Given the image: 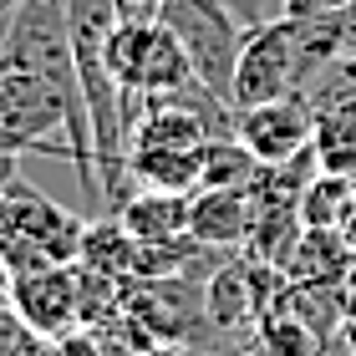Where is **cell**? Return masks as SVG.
Segmentation results:
<instances>
[{
    "label": "cell",
    "mask_w": 356,
    "mask_h": 356,
    "mask_svg": "<svg viewBox=\"0 0 356 356\" xmlns=\"http://www.w3.org/2000/svg\"><path fill=\"white\" fill-rule=\"evenodd\" d=\"M158 21H163L178 36V46L188 51L199 82L214 87L224 102H229L234 67H239V51H245V36H250V31L234 21V10L224 6V0H163V6H158Z\"/></svg>",
    "instance_id": "6da1fadb"
},
{
    "label": "cell",
    "mask_w": 356,
    "mask_h": 356,
    "mask_svg": "<svg viewBox=\"0 0 356 356\" xmlns=\"http://www.w3.org/2000/svg\"><path fill=\"white\" fill-rule=\"evenodd\" d=\"M122 311L133 316L158 346L229 341V336H214V326H209L204 280H193V275H143V280H122Z\"/></svg>",
    "instance_id": "7a4b0ae2"
},
{
    "label": "cell",
    "mask_w": 356,
    "mask_h": 356,
    "mask_svg": "<svg viewBox=\"0 0 356 356\" xmlns=\"http://www.w3.org/2000/svg\"><path fill=\"white\" fill-rule=\"evenodd\" d=\"M0 214H6V229L36 239V245L51 254L56 265H76V260H82L87 219H76L72 209H61L51 193L31 188L26 178H21V168L0 184Z\"/></svg>",
    "instance_id": "3957f363"
},
{
    "label": "cell",
    "mask_w": 356,
    "mask_h": 356,
    "mask_svg": "<svg viewBox=\"0 0 356 356\" xmlns=\"http://www.w3.org/2000/svg\"><path fill=\"white\" fill-rule=\"evenodd\" d=\"M6 296H10V311L41 341L82 326V275H76V265H46V270L6 275Z\"/></svg>",
    "instance_id": "277c9868"
},
{
    "label": "cell",
    "mask_w": 356,
    "mask_h": 356,
    "mask_svg": "<svg viewBox=\"0 0 356 356\" xmlns=\"http://www.w3.org/2000/svg\"><path fill=\"white\" fill-rule=\"evenodd\" d=\"M300 97L316 107V138H311V148L321 158V168L356 178V82L341 72V61L326 67Z\"/></svg>",
    "instance_id": "5b68a950"
},
{
    "label": "cell",
    "mask_w": 356,
    "mask_h": 356,
    "mask_svg": "<svg viewBox=\"0 0 356 356\" xmlns=\"http://www.w3.org/2000/svg\"><path fill=\"white\" fill-rule=\"evenodd\" d=\"M234 138L260 158V163H285L311 148L316 138V107L305 97H275V102H260V107H239L234 112Z\"/></svg>",
    "instance_id": "8992f818"
},
{
    "label": "cell",
    "mask_w": 356,
    "mask_h": 356,
    "mask_svg": "<svg viewBox=\"0 0 356 356\" xmlns=\"http://www.w3.org/2000/svg\"><path fill=\"white\" fill-rule=\"evenodd\" d=\"M254 193L250 188H199L188 199V234L214 250H245L254 234Z\"/></svg>",
    "instance_id": "52a82bcc"
},
{
    "label": "cell",
    "mask_w": 356,
    "mask_h": 356,
    "mask_svg": "<svg viewBox=\"0 0 356 356\" xmlns=\"http://www.w3.org/2000/svg\"><path fill=\"white\" fill-rule=\"evenodd\" d=\"M204 305H209V326H214V336H229V341H234V336H245V331L260 326V300H254V285H250L245 250L204 280Z\"/></svg>",
    "instance_id": "ba28073f"
},
{
    "label": "cell",
    "mask_w": 356,
    "mask_h": 356,
    "mask_svg": "<svg viewBox=\"0 0 356 356\" xmlns=\"http://www.w3.org/2000/svg\"><path fill=\"white\" fill-rule=\"evenodd\" d=\"M351 265H356V245L346 239V229H300L285 275L290 285H341Z\"/></svg>",
    "instance_id": "9c48e42d"
},
{
    "label": "cell",
    "mask_w": 356,
    "mask_h": 356,
    "mask_svg": "<svg viewBox=\"0 0 356 356\" xmlns=\"http://www.w3.org/2000/svg\"><path fill=\"white\" fill-rule=\"evenodd\" d=\"M188 199L193 193H168V188H138L127 193V204L118 209V219L127 224V234L138 245H163V239L188 234Z\"/></svg>",
    "instance_id": "30bf717a"
},
{
    "label": "cell",
    "mask_w": 356,
    "mask_h": 356,
    "mask_svg": "<svg viewBox=\"0 0 356 356\" xmlns=\"http://www.w3.org/2000/svg\"><path fill=\"white\" fill-rule=\"evenodd\" d=\"M133 184L168 188V193H199L204 184V148H133Z\"/></svg>",
    "instance_id": "8fae6325"
},
{
    "label": "cell",
    "mask_w": 356,
    "mask_h": 356,
    "mask_svg": "<svg viewBox=\"0 0 356 356\" xmlns=\"http://www.w3.org/2000/svg\"><path fill=\"white\" fill-rule=\"evenodd\" d=\"M76 265H92V270L112 275V280H127L138 265V239L127 234V224L118 214H97L82 234V260Z\"/></svg>",
    "instance_id": "7c38bea8"
},
{
    "label": "cell",
    "mask_w": 356,
    "mask_h": 356,
    "mask_svg": "<svg viewBox=\"0 0 356 356\" xmlns=\"http://www.w3.org/2000/svg\"><path fill=\"white\" fill-rule=\"evenodd\" d=\"M351 199H356V178L321 168L311 184H305L300 204H296L300 209V224H305V229H341L346 214H351Z\"/></svg>",
    "instance_id": "4fadbf2b"
},
{
    "label": "cell",
    "mask_w": 356,
    "mask_h": 356,
    "mask_svg": "<svg viewBox=\"0 0 356 356\" xmlns=\"http://www.w3.org/2000/svg\"><path fill=\"white\" fill-rule=\"evenodd\" d=\"M265 163L254 158L239 138H214L204 143V184L199 188H254Z\"/></svg>",
    "instance_id": "5bb4252c"
},
{
    "label": "cell",
    "mask_w": 356,
    "mask_h": 356,
    "mask_svg": "<svg viewBox=\"0 0 356 356\" xmlns=\"http://www.w3.org/2000/svg\"><path fill=\"white\" fill-rule=\"evenodd\" d=\"M41 346L46 341L15 311H0V356H41Z\"/></svg>",
    "instance_id": "9a60e30c"
},
{
    "label": "cell",
    "mask_w": 356,
    "mask_h": 356,
    "mask_svg": "<svg viewBox=\"0 0 356 356\" xmlns=\"http://www.w3.org/2000/svg\"><path fill=\"white\" fill-rule=\"evenodd\" d=\"M41 356H107V346L92 326H72V331L51 336V341L41 346Z\"/></svg>",
    "instance_id": "2e32d148"
},
{
    "label": "cell",
    "mask_w": 356,
    "mask_h": 356,
    "mask_svg": "<svg viewBox=\"0 0 356 356\" xmlns=\"http://www.w3.org/2000/svg\"><path fill=\"white\" fill-rule=\"evenodd\" d=\"M224 6L234 10V21L245 26V31H260V26H270V21H280L290 0H224Z\"/></svg>",
    "instance_id": "e0dca14e"
},
{
    "label": "cell",
    "mask_w": 356,
    "mask_h": 356,
    "mask_svg": "<svg viewBox=\"0 0 356 356\" xmlns=\"http://www.w3.org/2000/svg\"><path fill=\"white\" fill-rule=\"evenodd\" d=\"M341 311H346V326H356V265L346 270V280H341Z\"/></svg>",
    "instance_id": "ac0fdd59"
},
{
    "label": "cell",
    "mask_w": 356,
    "mask_h": 356,
    "mask_svg": "<svg viewBox=\"0 0 356 356\" xmlns=\"http://www.w3.org/2000/svg\"><path fill=\"white\" fill-rule=\"evenodd\" d=\"M341 229H346V239L356 245V199H351V214H346V224H341Z\"/></svg>",
    "instance_id": "d6986e66"
},
{
    "label": "cell",
    "mask_w": 356,
    "mask_h": 356,
    "mask_svg": "<svg viewBox=\"0 0 356 356\" xmlns=\"http://www.w3.org/2000/svg\"><path fill=\"white\" fill-rule=\"evenodd\" d=\"M341 341H346V351L356 356V326H341Z\"/></svg>",
    "instance_id": "ffe728a7"
},
{
    "label": "cell",
    "mask_w": 356,
    "mask_h": 356,
    "mask_svg": "<svg viewBox=\"0 0 356 356\" xmlns=\"http://www.w3.org/2000/svg\"><path fill=\"white\" fill-rule=\"evenodd\" d=\"M0 275H6V214H0Z\"/></svg>",
    "instance_id": "44dd1931"
}]
</instances>
